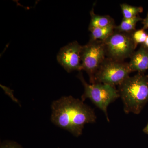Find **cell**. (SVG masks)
<instances>
[{
    "mask_svg": "<svg viewBox=\"0 0 148 148\" xmlns=\"http://www.w3.org/2000/svg\"><path fill=\"white\" fill-rule=\"evenodd\" d=\"M147 35L145 30L143 29L136 30L132 33V39L136 46L139 44H143L145 42Z\"/></svg>",
    "mask_w": 148,
    "mask_h": 148,
    "instance_id": "4fadbf2b",
    "label": "cell"
},
{
    "mask_svg": "<svg viewBox=\"0 0 148 148\" xmlns=\"http://www.w3.org/2000/svg\"><path fill=\"white\" fill-rule=\"evenodd\" d=\"M142 45H143L146 48L148 49V34L147 36V38H146L145 41V42Z\"/></svg>",
    "mask_w": 148,
    "mask_h": 148,
    "instance_id": "e0dca14e",
    "label": "cell"
},
{
    "mask_svg": "<svg viewBox=\"0 0 148 148\" xmlns=\"http://www.w3.org/2000/svg\"><path fill=\"white\" fill-rule=\"evenodd\" d=\"M123 18L130 19L139 15V14L143 12V8L142 7L133 6L127 4L120 5Z\"/></svg>",
    "mask_w": 148,
    "mask_h": 148,
    "instance_id": "7c38bea8",
    "label": "cell"
},
{
    "mask_svg": "<svg viewBox=\"0 0 148 148\" xmlns=\"http://www.w3.org/2000/svg\"><path fill=\"white\" fill-rule=\"evenodd\" d=\"M143 20V18L139 15L130 19L123 18L121 23L118 26H116L115 31L127 34H132L136 30L135 28L137 23Z\"/></svg>",
    "mask_w": 148,
    "mask_h": 148,
    "instance_id": "8fae6325",
    "label": "cell"
},
{
    "mask_svg": "<svg viewBox=\"0 0 148 148\" xmlns=\"http://www.w3.org/2000/svg\"><path fill=\"white\" fill-rule=\"evenodd\" d=\"M104 43L107 58L117 61H124L130 58L137 47L132 40V34L116 31Z\"/></svg>",
    "mask_w": 148,
    "mask_h": 148,
    "instance_id": "5b68a950",
    "label": "cell"
},
{
    "mask_svg": "<svg viewBox=\"0 0 148 148\" xmlns=\"http://www.w3.org/2000/svg\"><path fill=\"white\" fill-rule=\"evenodd\" d=\"M77 77L84 87L82 101L84 102L87 98L90 99L97 108L103 111L107 120L110 121L107 110L108 107L120 97L118 90L115 86L99 83L89 84L86 81L81 71L79 72Z\"/></svg>",
    "mask_w": 148,
    "mask_h": 148,
    "instance_id": "3957f363",
    "label": "cell"
},
{
    "mask_svg": "<svg viewBox=\"0 0 148 148\" xmlns=\"http://www.w3.org/2000/svg\"><path fill=\"white\" fill-rule=\"evenodd\" d=\"M143 131L145 132V133L148 135V123L147 124V126L143 129Z\"/></svg>",
    "mask_w": 148,
    "mask_h": 148,
    "instance_id": "ac0fdd59",
    "label": "cell"
},
{
    "mask_svg": "<svg viewBox=\"0 0 148 148\" xmlns=\"http://www.w3.org/2000/svg\"><path fill=\"white\" fill-rule=\"evenodd\" d=\"M131 73L128 63L106 58L95 75V83L104 84L116 87L128 77Z\"/></svg>",
    "mask_w": 148,
    "mask_h": 148,
    "instance_id": "277c9868",
    "label": "cell"
},
{
    "mask_svg": "<svg viewBox=\"0 0 148 148\" xmlns=\"http://www.w3.org/2000/svg\"><path fill=\"white\" fill-rule=\"evenodd\" d=\"M91 18L88 30L95 28H103L110 26H115L114 20L109 15H99L95 13L92 8L90 11Z\"/></svg>",
    "mask_w": 148,
    "mask_h": 148,
    "instance_id": "9c48e42d",
    "label": "cell"
},
{
    "mask_svg": "<svg viewBox=\"0 0 148 148\" xmlns=\"http://www.w3.org/2000/svg\"><path fill=\"white\" fill-rule=\"evenodd\" d=\"M128 64L131 72L145 73L148 70V49L141 45L138 50L130 57Z\"/></svg>",
    "mask_w": 148,
    "mask_h": 148,
    "instance_id": "ba28073f",
    "label": "cell"
},
{
    "mask_svg": "<svg viewBox=\"0 0 148 148\" xmlns=\"http://www.w3.org/2000/svg\"><path fill=\"white\" fill-rule=\"evenodd\" d=\"M0 148H23L20 145L13 141H5L1 144Z\"/></svg>",
    "mask_w": 148,
    "mask_h": 148,
    "instance_id": "5bb4252c",
    "label": "cell"
},
{
    "mask_svg": "<svg viewBox=\"0 0 148 148\" xmlns=\"http://www.w3.org/2000/svg\"><path fill=\"white\" fill-rule=\"evenodd\" d=\"M120 97L125 114H139L148 102V75L138 73L119 86Z\"/></svg>",
    "mask_w": 148,
    "mask_h": 148,
    "instance_id": "7a4b0ae2",
    "label": "cell"
},
{
    "mask_svg": "<svg viewBox=\"0 0 148 148\" xmlns=\"http://www.w3.org/2000/svg\"><path fill=\"white\" fill-rule=\"evenodd\" d=\"M142 24L143 25V29L145 30L148 29V12L147 16L145 18L143 19L142 21Z\"/></svg>",
    "mask_w": 148,
    "mask_h": 148,
    "instance_id": "2e32d148",
    "label": "cell"
},
{
    "mask_svg": "<svg viewBox=\"0 0 148 148\" xmlns=\"http://www.w3.org/2000/svg\"><path fill=\"white\" fill-rule=\"evenodd\" d=\"M1 86L4 90L5 93L7 94L14 101L16 102V103H18V101H17V99L14 96L13 93H12V91L11 89L8 87H6V86H3L2 85H1Z\"/></svg>",
    "mask_w": 148,
    "mask_h": 148,
    "instance_id": "9a60e30c",
    "label": "cell"
},
{
    "mask_svg": "<svg viewBox=\"0 0 148 148\" xmlns=\"http://www.w3.org/2000/svg\"><path fill=\"white\" fill-rule=\"evenodd\" d=\"M107 58L104 42L90 41L82 46L81 52L82 70L86 72L91 84L95 83V77L98 69Z\"/></svg>",
    "mask_w": 148,
    "mask_h": 148,
    "instance_id": "8992f818",
    "label": "cell"
},
{
    "mask_svg": "<svg viewBox=\"0 0 148 148\" xmlns=\"http://www.w3.org/2000/svg\"><path fill=\"white\" fill-rule=\"evenodd\" d=\"M82 46L76 41L70 43L61 49L57 55L58 63L66 71H82L81 52Z\"/></svg>",
    "mask_w": 148,
    "mask_h": 148,
    "instance_id": "52a82bcc",
    "label": "cell"
},
{
    "mask_svg": "<svg viewBox=\"0 0 148 148\" xmlns=\"http://www.w3.org/2000/svg\"><path fill=\"white\" fill-rule=\"evenodd\" d=\"M115 26H110L103 28H93L89 30L90 32V41H105L114 32Z\"/></svg>",
    "mask_w": 148,
    "mask_h": 148,
    "instance_id": "30bf717a",
    "label": "cell"
},
{
    "mask_svg": "<svg viewBox=\"0 0 148 148\" xmlns=\"http://www.w3.org/2000/svg\"><path fill=\"white\" fill-rule=\"evenodd\" d=\"M51 108L53 124L76 137L82 134L85 125L96 121L94 110L72 96H64L53 101Z\"/></svg>",
    "mask_w": 148,
    "mask_h": 148,
    "instance_id": "6da1fadb",
    "label": "cell"
}]
</instances>
